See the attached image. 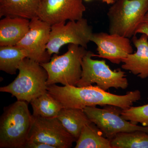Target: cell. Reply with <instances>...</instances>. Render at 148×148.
<instances>
[{
	"instance_id": "obj_1",
	"label": "cell",
	"mask_w": 148,
	"mask_h": 148,
	"mask_svg": "<svg viewBox=\"0 0 148 148\" xmlns=\"http://www.w3.org/2000/svg\"><path fill=\"white\" fill-rule=\"evenodd\" d=\"M47 90L66 108L84 109L86 107L110 105L125 110L132 107L133 103L141 98L139 90L129 91L124 95H117L102 90L97 86L77 87L54 84L47 86Z\"/></svg>"
},
{
	"instance_id": "obj_2",
	"label": "cell",
	"mask_w": 148,
	"mask_h": 148,
	"mask_svg": "<svg viewBox=\"0 0 148 148\" xmlns=\"http://www.w3.org/2000/svg\"><path fill=\"white\" fill-rule=\"evenodd\" d=\"M34 121L26 101L4 108L0 119V148H25Z\"/></svg>"
},
{
	"instance_id": "obj_3",
	"label": "cell",
	"mask_w": 148,
	"mask_h": 148,
	"mask_svg": "<svg viewBox=\"0 0 148 148\" xmlns=\"http://www.w3.org/2000/svg\"><path fill=\"white\" fill-rule=\"evenodd\" d=\"M18 71L16 78L8 85L0 88L1 92H8L17 101L28 103L47 92V73L39 63L26 58Z\"/></svg>"
},
{
	"instance_id": "obj_4",
	"label": "cell",
	"mask_w": 148,
	"mask_h": 148,
	"mask_svg": "<svg viewBox=\"0 0 148 148\" xmlns=\"http://www.w3.org/2000/svg\"><path fill=\"white\" fill-rule=\"evenodd\" d=\"M87 51L85 48L71 44L66 53L54 54L49 62L41 64L47 73V85L60 83L77 86L82 74V59Z\"/></svg>"
},
{
	"instance_id": "obj_5",
	"label": "cell",
	"mask_w": 148,
	"mask_h": 148,
	"mask_svg": "<svg viewBox=\"0 0 148 148\" xmlns=\"http://www.w3.org/2000/svg\"><path fill=\"white\" fill-rule=\"evenodd\" d=\"M148 12V0H116L107 13L109 33L132 38Z\"/></svg>"
},
{
	"instance_id": "obj_6",
	"label": "cell",
	"mask_w": 148,
	"mask_h": 148,
	"mask_svg": "<svg viewBox=\"0 0 148 148\" xmlns=\"http://www.w3.org/2000/svg\"><path fill=\"white\" fill-rule=\"evenodd\" d=\"M96 54L88 51L82 59V74L77 87H85L96 84L102 90L107 91L111 88L125 89L128 87V80L125 73L121 70L113 71L105 60L92 59Z\"/></svg>"
},
{
	"instance_id": "obj_7",
	"label": "cell",
	"mask_w": 148,
	"mask_h": 148,
	"mask_svg": "<svg viewBox=\"0 0 148 148\" xmlns=\"http://www.w3.org/2000/svg\"><path fill=\"white\" fill-rule=\"evenodd\" d=\"M52 25L50 37L47 45L48 53H59L60 48L67 44L77 45L87 48L93 34L92 27L87 19L82 18L76 21H69Z\"/></svg>"
},
{
	"instance_id": "obj_8",
	"label": "cell",
	"mask_w": 148,
	"mask_h": 148,
	"mask_svg": "<svg viewBox=\"0 0 148 148\" xmlns=\"http://www.w3.org/2000/svg\"><path fill=\"white\" fill-rule=\"evenodd\" d=\"M84 111L90 121L96 125L106 138L111 140L120 132L141 130L148 133V127L133 124L123 118L122 109L108 105L103 109L86 107Z\"/></svg>"
},
{
	"instance_id": "obj_9",
	"label": "cell",
	"mask_w": 148,
	"mask_h": 148,
	"mask_svg": "<svg viewBox=\"0 0 148 148\" xmlns=\"http://www.w3.org/2000/svg\"><path fill=\"white\" fill-rule=\"evenodd\" d=\"M34 117L28 141L41 142L55 148H71L73 143L76 141L57 117Z\"/></svg>"
},
{
	"instance_id": "obj_10",
	"label": "cell",
	"mask_w": 148,
	"mask_h": 148,
	"mask_svg": "<svg viewBox=\"0 0 148 148\" xmlns=\"http://www.w3.org/2000/svg\"><path fill=\"white\" fill-rule=\"evenodd\" d=\"M51 26L38 17L30 20L27 34L16 45L27 51L28 58L39 64L50 61L46 47L50 37Z\"/></svg>"
},
{
	"instance_id": "obj_11",
	"label": "cell",
	"mask_w": 148,
	"mask_h": 148,
	"mask_svg": "<svg viewBox=\"0 0 148 148\" xmlns=\"http://www.w3.org/2000/svg\"><path fill=\"white\" fill-rule=\"evenodd\" d=\"M86 7L83 0H42L37 17L51 26L83 18Z\"/></svg>"
},
{
	"instance_id": "obj_12",
	"label": "cell",
	"mask_w": 148,
	"mask_h": 148,
	"mask_svg": "<svg viewBox=\"0 0 148 148\" xmlns=\"http://www.w3.org/2000/svg\"><path fill=\"white\" fill-rule=\"evenodd\" d=\"M90 41L97 46L99 58L108 59L113 64H119L128 54L133 53L129 38L105 32L93 33Z\"/></svg>"
},
{
	"instance_id": "obj_13",
	"label": "cell",
	"mask_w": 148,
	"mask_h": 148,
	"mask_svg": "<svg viewBox=\"0 0 148 148\" xmlns=\"http://www.w3.org/2000/svg\"><path fill=\"white\" fill-rule=\"evenodd\" d=\"M132 41L137 51L122 60L121 68L145 79L148 77V36L145 34L139 38L135 36Z\"/></svg>"
},
{
	"instance_id": "obj_14",
	"label": "cell",
	"mask_w": 148,
	"mask_h": 148,
	"mask_svg": "<svg viewBox=\"0 0 148 148\" xmlns=\"http://www.w3.org/2000/svg\"><path fill=\"white\" fill-rule=\"evenodd\" d=\"M30 21L18 16H5L0 21V46H14L27 34Z\"/></svg>"
},
{
	"instance_id": "obj_15",
	"label": "cell",
	"mask_w": 148,
	"mask_h": 148,
	"mask_svg": "<svg viewBox=\"0 0 148 148\" xmlns=\"http://www.w3.org/2000/svg\"><path fill=\"white\" fill-rule=\"evenodd\" d=\"M42 0H0V17L18 16L32 19L37 17Z\"/></svg>"
},
{
	"instance_id": "obj_16",
	"label": "cell",
	"mask_w": 148,
	"mask_h": 148,
	"mask_svg": "<svg viewBox=\"0 0 148 148\" xmlns=\"http://www.w3.org/2000/svg\"><path fill=\"white\" fill-rule=\"evenodd\" d=\"M57 118L65 129L76 140L84 126L92 123L83 109L63 108Z\"/></svg>"
},
{
	"instance_id": "obj_17",
	"label": "cell",
	"mask_w": 148,
	"mask_h": 148,
	"mask_svg": "<svg viewBox=\"0 0 148 148\" xmlns=\"http://www.w3.org/2000/svg\"><path fill=\"white\" fill-rule=\"evenodd\" d=\"M76 143L75 148H112L110 140L92 122L84 126Z\"/></svg>"
},
{
	"instance_id": "obj_18",
	"label": "cell",
	"mask_w": 148,
	"mask_h": 148,
	"mask_svg": "<svg viewBox=\"0 0 148 148\" xmlns=\"http://www.w3.org/2000/svg\"><path fill=\"white\" fill-rule=\"evenodd\" d=\"M28 58L26 50L14 46H0V70L10 75H15L19 65Z\"/></svg>"
},
{
	"instance_id": "obj_19",
	"label": "cell",
	"mask_w": 148,
	"mask_h": 148,
	"mask_svg": "<svg viewBox=\"0 0 148 148\" xmlns=\"http://www.w3.org/2000/svg\"><path fill=\"white\" fill-rule=\"evenodd\" d=\"M33 108V115L44 118L57 117L59 112L64 108L48 91L31 102Z\"/></svg>"
},
{
	"instance_id": "obj_20",
	"label": "cell",
	"mask_w": 148,
	"mask_h": 148,
	"mask_svg": "<svg viewBox=\"0 0 148 148\" xmlns=\"http://www.w3.org/2000/svg\"><path fill=\"white\" fill-rule=\"evenodd\" d=\"M110 142L112 148H148V133L141 130L120 132Z\"/></svg>"
},
{
	"instance_id": "obj_21",
	"label": "cell",
	"mask_w": 148,
	"mask_h": 148,
	"mask_svg": "<svg viewBox=\"0 0 148 148\" xmlns=\"http://www.w3.org/2000/svg\"><path fill=\"white\" fill-rule=\"evenodd\" d=\"M121 115L123 118L133 124L140 123L143 126L148 127V104L122 110Z\"/></svg>"
},
{
	"instance_id": "obj_22",
	"label": "cell",
	"mask_w": 148,
	"mask_h": 148,
	"mask_svg": "<svg viewBox=\"0 0 148 148\" xmlns=\"http://www.w3.org/2000/svg\"><path fill=\"white\" fill-rule=\"evenodd\" d=\"M25 148H55L53 146L37 141H28Z\"/></svg>"
},
{
	"instance_id": "obj_23",
	"label": "cell",
	"mask_w": 148,
	"mask_h": 148,
	"mask_svg": "<svg viewBox=\"0 0 148 148\" xmlns=\"http://www.w3.org/2000/svg\"><path fill=\"white\" fill-rule=\"evenodd\" d=\"M136 34H145L148 36V24L145 22H142L138 26L136 30Z\"/></svg>"
},
{
	"instance_id": "obj_24",
	"label": "cell",
	"mask_w": 148,
	"mask_h": 148,
	"mask_svg": "<svg viewBox=\"0 0 148 148\" xmlns=\"http://www.w3.org/2000/svg\"><path fill=\"white\" fill-rule=\"evenodd\" d=\"M86 1H89L90 0H85ZM103 2L106 3L108 4H112L116 0H101Z\"/></svg>"
},
{
	"instance_id": "obj_25",
	"label": "cell",
	"mask_w": 148,
	"mask_h": 148,
	"mask_svg": "<svg viewBox=\"0 0 148 148\" xmlns=\"http://www.w3.org/2000/svg\"><path fill=\"white\" fill-rule=\"evenodd\" d=\"M143 22H145L148 24V12L146 13L143 19Z\"/></svg>"
}]
</instances>
